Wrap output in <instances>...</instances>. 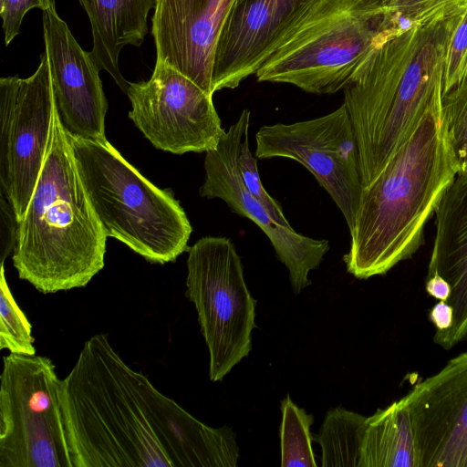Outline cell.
Masks as SVG:
<instances>
[{
  "instance_id": "1",
  "label": "cell",
  "mask_w": 467,
  "mask_h": 467,
  "mask_svg": "<svg viewBox=\"0 0 467 467\" xmlns=\"http://www.w3.org/2000/svg\"><path fill=\"white\" fill-rule=\"evenodd\" d=\"M60 403L73 467H235V434L212 428L131 368L106 334L88 339Z\"/></svg>"
},
{
  "instance_id": "2",
  "label": "cell",
  "mask_w": 467,
  "mask_h": 467,
  "mask_svg": "<svg viewBox=\"0 0 467 467\" xmlns=\"http://www.w3.org/2000/svg\"><path fill=\"white\" fill-rule=\"evenodd\" d=\"M463 16L411 25L384 38L343 88L363 188L380 173L426 112L441 101L450 44Z\"/></svg>"
},
{
  "instance_id": "3",
  "label": "cell",
  "mask_w": 467,
  "mask_h": 467,
  "mask_svg": "<svg viewBox=\"0 0 467 467\" xmlns=\"http://www.w3.org/2000/svg\"><path fill=\"white\" fill-rule=\"evenodd\" d=\"M456 173L439 101L363 188L343 256L348 272L368 279L410 258Z\"/></svg>"
},
{
  "instance_id": "4",
  "label": "cell",
  "mask_w": 467,
  "mask_h": 467,
  "mask_svg": "<svg viewBox=\"0 0 467 467\" xmlns=\"http://www.w3.org/2000/svg\"><path fill=\"white\" fill-rule=\"evenodd\" d=\"M107 237L56 107L46 159L18 223L13 265L43 294L84 287L104 267Z\"/></svg>"
},
{
  "instance_id": "5",
  "label": "cell",
  "mask_w": 467,
  "mask_h": 467,
  "mask_svg": "<svg viewBox=\"0 0 467 467\" xmlns=\"http://www.w3.org/2000/svg\"><path fill=\"white\" fill-rule=\"evenodd\" d=\"M67 132V131H66ZM77 169L108 237L154 264L188 250L192 228L170 189L161 190L107 140L67 132Z\"/></svg>"
},
{
  "instance_id": "6",
  "label": "cell",
  "mask_w": 467,
  "mask_h": 467,
  "mask_svg": "<svg viewBox=\"0 0 467 467\" xmlns=\"http://www.w3.org/2000/svg\"><path fill=\"white\" fill-rule=\"evenodd\" d=\"M410 26L380 0H320L257 70L256 78L334 94L381 40Z\"/></svg>"
},
{
  "instance_id": "7",
  "label": "cell",
  "mask_w": 467,
  "mask_h": 467,
  "mask_svg": "<svg viewBox=\"0 0 467 467\" xmlns=\"http://www.w3.org/2000/svg\"><path fill=\"white\" fill-rule=\"evenodd\" d=\"M61 379L47 357L9 353L0 376V467H73Z\"/></svg>"
},
{
  "instance_id": "8",
  "label": "cell",
  "mask_w": 467,
  "mask_h": 467,
  "mask_svg": "<svg viewBox=\"0 0 467 467\" xmlns=\"http://www.w3.org/2000/svg\"><path fill=\"white\" fill-rule=\"evenodd\" d=\"M188 252L186 296L195 306L209 350L210 379L220 381L251 350L256 301L229 238L205 236Z\"/></svg>"
},
{
  "instance_id": "9",
  "label": "cell",
  "mask_w": 467,
  "mask_h": 467,
  "mask_svg": "<svg viewBox=\"0 0 467 467\" xmlns=\"http://www.w3.org/2000/svg\"><path fill=\"white\" fill-rule=\"evenodd\" d=\"M56 101L46 50L33 75L0 79V182L19 223L43 167Z\"/></svg>"
},
{
  "instance_id": "10",
  "label": "cell",
  "mask_w": 467,
  "mask_h": 467,
  "mask_svg": "<svg viewBox=\"0 0 467 467\" xmlns=\"http://www.w3.org/2000/svg\"><path fill=\"white\" fill-rule=\"evenodd\" d=\"M255 157L292 159L305 166L351 229L363 190L356 135L346 106L313 119L262 126Z\"/></svg>"
},
{
  "instance_id": "11",
  "label": "cell",
  "mask_w": 467,
  "mask_h": 467,
  "mask_svg": "<svg viewBox=\"0 0 467 467\" xmlns=\"http://www.w3.org/2000/svg\"><path fill=\"white\" fill-rule=\"evenodd\" d=\"M130 119L156 148L174 154L206 152L226 131L208 94L190 78L156 60L150 78L129 82Z\"/></svg>"
},
{
  "instance_id": "12",
  "label": "cell",
  "mask_w": 467,
  "mask_h": 467,
  "mask_svg": "<svg viewBox=\"0 0 467 467\" xmlns=\"http://www.w3.org/2000/svg\"><path fill=\"white\" fill-rule=\"evenodd\" d=\"M251 112L244 109L217 147L205 153V177L199 190L202 197L219 198L232 212L252 220L269 238L278 259L286 266L295 293L311 284L308 274L318 268L329 249L324 239H314L277 223L245 189L237 159L242 140L249 130Z\"/></svg>"
},
{
  "instance_id": "13",
  "label": "cell",
  "mask_w": 467,
  "mask_h": 467,
  "mask_svg": "<svg viewBox=\"0 0 467 467\" xmlns=\"http://www.w3.org/2000/svg\"><path fill=\"white\" fill-rule=\"evenodd\" d=\"M319 1L234 0L215 51L213 92L255 74Z\"/></svg>"
},
{
  "instance_id": "14",
  "label": "cell",
  "mask_w": 467,
  "mask_h": 467,
  "mask_svg": "<svg viewBox=\"0 0 467 467\" xmlns=\"http://www.w3.org/2000/svg\"><path fill=\"white\" fill-rule=\"evenodd\" d=\"M400 400L411 417L420 467H467V352Z\"/></svg>"
},
{
  "instance_id": "15",
  "label": "cell",
  "mask_w": 467,
  "mask_h": 467,
  "mask_svg": "<svg viewBox=\"0 0 467 467\" xmlns=\"http://www.w3.org/2000/svg\"><path fill=\"white\" fill-rule=\"evenodd\" d=\"M42 12L45 50L60 121L70 135L105 140L108 101L100 69L58 16L55 0H48Z\"/></svg>"
},
{
  "instance_id": "16",
  "label": "cell",
  "mask_w": 467,
  "mask_h": 467,
  "mask_svg": "<svg viewBox=\"0 0 467 467\" xmlns=\"http://www.w3.org/2000/svg\"><path fill=\"white\" fill-rule=\"evenodd\" d=\"M234 0H154L151 35L156 60L208 94L219 37Z\"/></svg>"
},
{
  "instance_id": "17",
  "label": "cell",
  "mask_w": 467,
  "mask_h": 467,
  "mask_svg": "<svg viewBox=\"0 0 467 467\" xmlns=\"http://www.w3.org/2000/svg\"><path fill=\"white\" fill-rule=\"evenodd\" d=\"M436 233L427 276L441 275L451 287L446 301L453 308L450 328L433 340L449 350L467 337V171H459L435 210Z\"/></svg>"
},
{
  "instance_id": "18",
  "label": "cell",
  "mask_w": 467,
  "mask_h": 467,
  "mask_svg": "<svg viewBox=\"0 0 467 467\" xmlns=\"http://www.w3.org/2000/svg\"><path fill=\"white\" fill-rule=\"evenodd\" d=\"M86 11L92 32V57L127 93L129 82L119 67V57L126 46L140 47L148 34V15L154 0H78Z\"/></svg>"
},
{
  "instance_id": "19",
  "label": "cell",
  "mask_w": 467,
  "mask_h": 467,
  "mask_svg": "<svg viewBox=\"0 0 467 467\" xmlns=\"http://www.w3.org/2000/svg\"><path fill=\"white\" fill-rule=\"evenodd\" d=\"M358 467H420L411 417L401 400L368 417Z\"/></svg>"
},
{
  "instance_id": "20",
  "label": "cell",
  "mask_w": 467,
  "mask_h": 467,
  "mask_svg": "<svg viewBox=\"0 0 467 467\" xmlns=\"http://www.w3.org/2000/svg\"><path fill=\"white\" fill-rule=\"evenodd\" d=\"M368 417L343 408L330 410L320 431L313 436L322 449L321 465L358 467Z\"/></svg>"
},
{
  "instance_id": "21",
  "label": "cell",
  "mask_w": 467,
  "mask_h": 467,
  "mask_svg": "<svg viewBox=\"0 0 467 467\" xmlns=\"http://www.w3.org/2000/svg\"><path fill=\"white\" fill-rule=\"evenodd\" d=\"M281 466L316 467L310 432L313 416L297 407L289 395L281 401Z\"/></svg>"
},
{
  "instance_id": "22",
  "label": "cell",
  "mask_w": 467,
  "mask_h": 467,
  "mask_svg": "<svg viewBox=\"0 0 467 467\" xmlns=\"http://www.w3.org/2000/svg\"><path fill=\"white\" fill-rule=\"evenodd\" d=\"M32 327L7 284L5 265L0 273V349L18 355H36Z\"/></svg>"
},
{
  "instance_id": "23",
  "label": "cell",
  "mask_w": 467,
  "mask_h": 467,
  "mask_svg": "<svg viewBox=\"0 0 467 467\" xmlns=\"http://www.w3.org/2000/svg\"><path fill=\"white\" fill-rule=\"evenodd\" d=\"M441 110L457 172L467 171V74L442 94Z\"/></svg>"
},
{
  "instance_id": "24",
  "label": "cell",
  "mask_w": 467,
  "mask_h": 467,
  "mask_svg": "<svg viewBox=\"0 0 467 467\" xmlns=\"http://www.w3.org/2000/svg\"><path fill=\"white\" fill-rule=\"evenodd\" d=\"M382 5L410 25L424 26L462 16L467 0H380Z\"/></svg>"
},
{
  "instance_id": "25",
  "label": "cell",
  "mask_w": 467,
  "mask_h": 467,
  "mask_svg": "<svg viewBox=\"0 0 467 467\" xmlns=\"http://www.w3.org/2000/svg\"><path fill=\"white\" fill-rule=\"evenodd\" d=\"M237 165L245 189L263 205L277 223L286 228H292L285 217L280 204L267 193L262 184L256 159L249 149L248 131L245 132L241 142Z\"/></svg>"
},
{
  "instance_id": "26",
  "label": "cell",
  "mask_w": 467,
  "mask_h": 467,
  "mask_svg": "<svg viewBox=\"0 0 467 467\" xmlns=\"http://www.w3.org/2000/svg\"><path fill=\"white\" fill-rule=\"evenodd\" d=\"M467 72V12L455 29L449 47L443 93L458 84Z\"/></svg>"
},
{
  "instance_id": "27",
  "label": "cell",
  "mask_w": 467,
  "mask_h": 467,
  "mask_svg": "<svg viewBox=\"0 0 467 467\" xmlns=\"http://www.w3.org/2000/svg\"><path fill=\"white\" fill-rule=\"evenodd\" d=\"M47 5L48 0H1L0 16L5 46L7 47L19 34L23 18L29 10H44Z\"/></svg>"
},
{
  "instance_id": "28",
  "label": "cell",
  "mask_w": 467,
  "mask_h": 467,
  "mask_svg": "<svg viewBox=\"0 0 467 467\" xmlns=\"http://www.w3.org/2000/svg\"><path fill=\"white\" fill-rule=\"evenodd\" d=\"M0 218H1V263L5 262L7 255L14 252L16 238L18 222L13 206L0 190Z\"/></svg>"
},
{
  "instance_id": "29",
  "label": "cell",
  "mask_w": 467,
  "mask_h": 467,
  "mask_svg": "<svg viewBox=\"0 0 467 467\" xmlns=\"http://www.w3.org/2000/svg\"><path fill=\"white\" fill-rule=\"evenodd\" d=\"M431 322L436 332H442L451 327L453 322V308L446 301H439L429 313Z\"/></svg>"
},
{
  "instance_id": "30",
  "label": "cell",
  "mask_w": 467,
  "mask_h": 467,
  "mask_svg": "<svg viewBox=\"0 0 467 467\" xmlns=\"http://www.w3.org/2000/svg\"><path fill=\"white\" fill-rule=\"evenodd\" d=\"M426 292L439 301H447L450 294V285L441 275L435 274L426 277Z\"/></svg>"
},
{
  "instance_id": "31",
  "label": "cell",
  "mask_w": 467,
  "mask_h": 467,
  "mask_svg": "<svg viewBox=\"0 0 467 467\" xmlns=\"http://www.w3.org/2000/svg\"><path fill=\"white\" fill-rule=\"evenodd\" d=\"M466 74H467V72H466Z\"/></svg>"
},
{
  "instance_id": "32",
  "label": "cell",
  "mask_w": 467,
  "mask_h": 467,
  "mask_svg": "<svg viewBox=\"0 0 467 467\" xmlns=\"http://www.w3.org/2000/svg\"><path fill=\"white\" fill-rule=\"evenodd\" d=\"M1 1V0H0Z\"/></svg>"
}]
</instances>
